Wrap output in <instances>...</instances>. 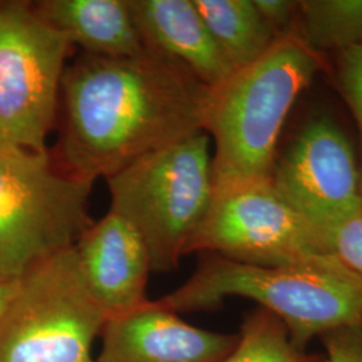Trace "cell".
<instances>
[{"mask_svg": "<svg viewBox=\"0 0 362 362\" xmlns=\"http://www.w3.org/2000/svg\"><path fill=\"white\" fill-rule=\"evenodd\" d=\"M326 362H362V327L349 326L321 337Z\"/></svg>", "mask_w": 362, "mask_h": 362, "instance_id": "d6986e66", "label": "cell"}, {"mask_svg": "<svg viewBox=\"0 0 362 362\" xmlns=\"http://www.w3.org/2000/svg\"><path fill=\"white\" fill-rule=\"evenodd\" d=\"M320 67L317 50L287 33L212 90L204 130L214 144V188L272 179L286 118Z\"/></svg>", "mask_w": 362, "mask_h": 362, "instance_id": "3957f363", "label": "cell"}, {"mask_svg": "<svg viewBox=\"0 0 362 362\" xmlns=\"http://www.w3.org/2000/svg\"><path fill=\"white\" fill-rule=\"evenodd\" d=\"M49 25L64 33L82 54L104 58L141 55L144 45L129 0H42L33 1Z\"/></svg>", "mask_w": 362, "mask_h": 362, "instance_id": "4fadbf2b", "label": "cell"}, {"mask_svg": "<svg viewBox=\"0 0 362 362\" xmlns=\"http://www.w3.org/2000/svg\"><path fill=\"white\" fill-rule=\"evenodd\" d=\"M220 362H318L298 348L284 322L258 308L245 318L238 342Z\"/></svg>", "mask_w": 362, "mask_h": 362, "instance_id": "9a60e30c", "label": "cell"}, {"mask_svg": "<svg viewBox=\"0 0 362 362\" xmlns=\"http://www.w3.org/2000/svg\"><path fill=\"white\" fill-rule=\"evenodd\" d=\"M230 297L270 311L303 350L332 330L362 327V279L333 255L269 267L203 254L194 274L157 300L180 314L214 310Z\"/></svg>", "mask_w": 362, "mask_h": 362, "instance_id": "7a4b0ae2", "label": "cell"}, {"mask_svg": "<svg viewBox=\"0 0 362 362\" xmlns=\"http://www.w3.org/2000/svg\"><path fill=\"white\" fill-rule=\"evenodd\" d=\"M260 13L272 25L278 35L287 34L286 27L288 26L294 13L299 10L297 1L286 0H254Z\"/></svg>", "mask_w": 362, "mask_h": 362, "instance_id": "ffe728a7", "label": "cell"}, {"mask_svg": "<svg viewBox=\"0 0 362 362\" xmlns=\"http://www.w3.org/2000/svg\"><path fill=\"white\" fill-rule=\"evenodd\" d=\"M322 236L329 252L362 279V204Z\"/></svg>", "mask_w": 362, "mask_h": 362, "instance_id": "e0dca14e", "label": "cell"}, {"mask_svg": "<svg viewBox=\"0 0 362 362\" xmlns=\"http://www.w3.org/2000/svg\"><path fill=\"white\" fill-rule=\"evenodd\" d=\"M206 130L170 144L106 179L113 209L141 235L152 272L175 270L207 216L214 158Z\"/></svg>", "mask_w": 362, "mask_h": 362, "instance_id": "277c9868", "label": "cell"}, {"mask_svg": "<svg viewBox=\"0 0 362 362\" xmlns=\"http://www.w3.org/2000/svg\"><path fill=\"white\" fill-rule=\"evenodd\" d=\"M286 203L321 235L362 204L361 176L345 133L327 118L311 121L274 165Z\"/></svg>", "mask_w": 362, "mask_h": 362, "instance_id": "9c48e42d", "label": "cell"}, {"mask_svg": "<svg viewBox=\"0 0 362 362\" xmlns=\"http://www.w3.org/2000/svg\"><path fill=\"white\" fill-rule=\"evenodd\" d=\"M101 337L103 348L94 362H220L238 342V333H216L188 324L151 299L110 317Z\"/></svg>", "mask_w": 362, "mask_h": 362, "instance_id": "30bf717a", "label": "cell"}, {"mask_svg": "<svg viewBox=\"0 0 362 362\" xmlns=\"http://www.w3.org/2000/svg\"><path fill=\"white\" fill-rule=\"evenodd\" d=\"M212 90L157 52L79 55L61 86V128L52 149L85 180L109 179L132 163L204 130Z\"/></svg>", "mask_w": 362, "mask_h": 362, "instance_id": "6da1fadb", "label": "cell"}, {"mask_svg": "<svg viewBox=\"0 0 362 362\" xmlns=\"http://www.w3.org/2000/svg\"><path fill=\"white\" fill-rule=\"evenodd\" d=\"M194 252L269 267L332 255L324 236L286 203L272 179L215 187L187 255Z\"/></svg>", "mask_w": 362, "mask_h": 362, "instance_id": "ba28073f", "label": "cell"}, {"mask_svg": "<svg viewBox=\"0 0 362 362\" xmlns=\"http://www.w3.org/2000/svg\"><path fill=\"white\" fill-rule=\"evenodd\" d=\"M93 182L52 149L0 144V279H19L39 262L74 247L93 223Z\"/></svg>", "mask_w": 362, "mask_h": 362, "instance_id": "5b68a950", "label": "cell"}, {"mask_svg": "<svg viewBox=\"0 0 362 362\" xmlns=\"http://www.w3.org/2000/svg\"><path fill=\"white\" fill-rule=\"evenodd\" d=\"M221 54L233 70L259 59L279 38L254 0H194Z\"/></svg>", "mask_w": 362, "mask_h": 362, "instance_id": "5bb4252c", "label": "cell"}, {"mask_svg": "<svg viewBox=\"0 0 362 362\" xmlns=\"http://www.w3.org/2000/svg\"><path fill=\"white\" fill-rule=\"evenodd\" d=\"M109 314L86 284L74 247L33 266L0 321V362H94Z\"/></svg>", "mask_w": 362, "mask_h": 362, "instance_id": "8992f818", "label": "cell"}, {"mask_svg": "<svg viewBox=\"0 0 362 362\" xmlns=\"http://www.w3.org/2000/svg\"><path fill=\"white\" fill-rule=\"evenodd\" d=\"M305 40L314 50L362 45V0L299 1Z\"/></svg>", "mask_w": 362, "mask_h": 362, "instance_id": "2e32d148", "label": "cell"}, {"mask_svg": "<svg viewBox=\"0 0 362 362\" xmlns=\"http://www.w3.org/2000/svg\"><path fill=\"white\" fill-rule=\"evenodd\" d=\"M82 275L109 318L140 308L152 263L141 235L113 209L82 233L74 245Z\"/></svg>", "mask_w": 362, "mask_h": 362, "instance_id": "8fae6325", "label": "cell"}, {"mask_svg": "<svg viewBox=\"0 0 362 362\" xmlns=\"http://www.w3.org/2000/svg\"><path fill=\"white\" fill-rule=\"evenodd\" d=\"M73 45L33 1H0V144L47 152Z\"/></svg>", "mask_w": 362, "mask_h": 362, "instance_id": "52a82bcc", "label": "cell"}, {"mask_svg": "<svg viewBox=\"0 0 362 362\" xmlns=\"http://www.w3.org/2000/svg\"><path fill=\"white\" fill-rule=\"evenodd\" d=\"M18 285H19V279H11V281L0 279V321L8 310L10 305L13 303V298L18 291Z\"/></svg>", "mask_w": 362, "mask_h": 362, "instance_id": "44dd1931", "label": "cell"}, {"mask_svg": "<svg viewBox=\"0 0 362 362\" xmlns=\"http://www.w3.org/2000/svg\"><path fill=\"white\" fill-rule=\"evenodd\" d=\"M144 45L187 67L211 89L233 76L194 0H129Z\"/></svg>", "mask_w": 362, "mask_h": 362, "instance_id": "7c38bea8", "label": "cell"}, {"mask_svg": "<svg viewBox=\"0 0 362 362\" xmlns=\"http://www.w3.org/2000/svg\"><path fill=\"white\" fill-rule=\"evenodd\" d=\"M337 81L360 129L362 141V45L350 46L338 55ZM362 191V164L360 168Z\"/></svg>", "mask_w": 362, "mask_h": 362, "instance_id": "ac0fdd59", "label": "cell"}]
</instances>
